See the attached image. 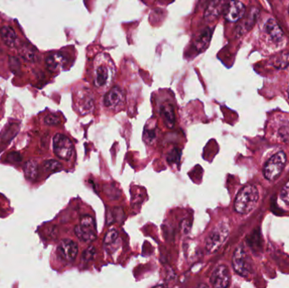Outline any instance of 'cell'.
Segmentation results:
<instances>
[{
	"label": "cell",
	"mask_w": 289,
	"mask_h": 288,
	"mask_svg": "<svg viewBox=\"0 0 289 288\" xmlns=\"http://www.w3.org/2000/svg\"><path fill=\"white\" fill-rule=\"evenodd\" d=\"M259 16V11L258 9H251V11L250 13H249L247 16H246L245 18H244L242 22L240 23V25L238 26V29H237V31H238V35H241L244 34V33H245L247 31H249L250 29H251L254 25L255 24V22L257 21V18H258Z\"/></svg>",
	"instance_id": "cell-13"
},
{
	"label": "cell",
	"mask_w": 289,
	"mask_h": 288,
	"mask_svg": "<svg viewBox=\"0 0 289 288\" xmlns=\"http://www.w3.org/2000/svg\"><path fill=\"white\" fill-rule=\"evenodd\" d=\"M109 79V69L105 66H99L96 68L95 75V85L96 87H103Z\"/></svg>",
	"instance_id": "cell-20"
},
{
	"label": "cell",
	"mask_w": 289,
	"mask_h": 288,
	"mask_svg": "<svg viewBox=\"0 0 289 288\" xmlns=\"http://www.w3.org/2000/svg\"><path fill=\"white\" fill-rule=\"evenodd\" d=\"M144 140H146V142L152 143V140L155 139V132L153 130H146L144 132Z\"/></svg>",
	"instance_id": "cell-29"
},
{
	"label": "cell",
	"mask_w": 289,
	"mask_h": 288,
	"mask_svg": "<svg viewBox=\"0 0 289 288\" xmlns=\"http://www.w3.org/2000/svg\"><path fill=\"white\" fill-rule=\"evenodd\" d=\"M125 93L119 88L115 87L112 88L104 96L103 103L109 109H118L125 102Z\"/></svg>",
	"instance_id": "cell-10"
},
{
	"label": "cell",
	"mask_w": 289,
	"mask_h": 288,
	"mask_svg": "<svg viewBox=\"0 0 289 288\" xmlns=\"http://www.w3.org/2000/svg\"><path fill=\"white\" fill-rule=\"evenodd\" d=\"M118 233L115 229L109 230L105 236L104 244L107 245H112L118 239Z\"/></svg>",
	"instance_id": "cell-24"
},
{
	"label": "cell",
	"mask_w": 289,
	"mask_h": 288,
	"mask_svg": "<svg viewBox=\"0 0 289 288\" xmlns=\"http://www.w3.org/2000/svg\"><path fill=\"white\" fill-rule=\"evenodd\" d=\"M259 200L258 189L255 185H246L240 190L234 202V209L239 214L246 215L255 210Z\"/></svg>",
	"instance_id": "cell-1"
},
{
	"label": "cell",
	"mask_w": 289,
	"mask_h": 288,
	"mask_svg": "<svg viewBox=\"0 0 289 288\" xmlns=\"http://www.w3.org/2000/svg\"><path fill=\"white\" fill-rule=\"evenodd\" d=\"M265 30L267 33L269 35L270 39L275 42V43H279L283 39V30L281 29L277 22L274 19H269L266 25H265Z\"/></svg>",
	"instance_id": "cell-14"
},
{
	"label": "cell",
	"mask_w": 289,
	"mask_h": 288,
	"mask_svg": "<svg viewBox=\"0 0 289 288\" xmlns=\"http://www.w3.org/2000/svg\"><path fill=\"white\" fill-rule=\"evenodd\" d=\"M179 156H180V153L178 151V150H174L172 151L169 155H168V161L169 163H175L178 161H179Z\"/></svg>",
	"instance_id": "cell-26"
},
{
	"label": "cell",
	"mask_w": 289,
	"mask_h": 288,
	"mask_svg": "<svg viewBox=\"0 0 289 288\" xmlns=\"http://www.w3.org/2000/svg\"><path fill=\"white\" fill-rule=\"evenodd\" d=\"M75 233L81 241L86 243L94 241L96 239V227L93 218L89 215L81 217L80 224L75 226Z\"/></svg>",
	"instance_id": "cell-5"
},
{
	"label": "cell",
	"mask_w": 289,
	"mask_h": 288,
	"mask_svg": "<svg viewBox=\"0 0 289 288\" xmlns=\"http://www.w3.org/2000/svg\"><path fill=\"white\" fill-rule=\"evenodd\" d=\"M226 6L225 0H212L205 11V18L208 22H213L224 12Z\"/></svg>",
	"instance_id": "cell-11"
},
{
	"label": "cell",
	"mask_w": 289,
	"mask_h": 288,
	"mask_svg": "<svg viewBox=\"0 0 289 288\" xmlns=\"http://www.w3.org/2000/svg\"><path fill=\"white\" fill-rule=\"evenodd\" d=\"M160 114L164 121L165 124L168 128H173L175 124V113H174V106L170 103H164L161 106Z\"/></svg>",
	"instance_id": "cell-17"
},
{
	"label": "cell",
	"mask_w": 289,
	"mask_h": 288,
	"mask_svg": "<svg viewBox=\"0 0 289 288\" xmlns=\"http://www.w3.org/2000/svg\"><path fill=\"white\" fill-rule=\"evenodd\" d=\"M212 39V31L210 28H205L195 41V47L199 53H202L208 47Z\"/></svg>",
	"instance_id": "cell-15"
},
{
	"label": "cell",
	"mask_w": 289,
	"mask_h": 288,
	"mask_svg": "<svg viewBox=\"0 0 289 288\" xmlns=\"http://www.w3.org/2000/svg\"><path fill=\"white\" fill-rule=\"evenodd\" d=\"M45 170L48 172H56L61 169L62 165L59 163V161H54V160H49V161H45L44 165Z\"/></svg>",
	"instance_id": "cell-22"
},
{
	"label": "cell",
	"mask_w": 289,
	"mask_h": 288,
	"mask_svg": "<svg viewBox=\"0 0 289 288\" xmlns=\"http://www.w3.org/2000/svg\"><path fill=\"white\" fill-rule=\"evenodd\" d=\"M9 66H10V70L14 74H18L21 70V63L18 58L10 56L9 58Z\"/></svg>",
	"instance_id": "cell-23"
},
{
	"label": "cell",
	"mask_w": 289,
	"mask_h": 288,
	"mask_svg": "<svg viewBox=\"0 0 289 288\" xmlns=\"http://www.w3.org/2000/svg\"><path fill=\"white\" fill-rule=\"evenodd\" d=\"M286 154L283 152H277L275 155H272L266 162L263 167L265 177L270 181L277 178L282 174L286 164Z\"/></svg>",
	"instance_id": "cell-4"
},
{
	"label": "cell",
	"mask_w": 289,
	"mask_h": 288,
	"mask_svg": "<svg viewBox=\"0 0 289 288\" xmlns=\"http://www.w3.org/2000/svg\"><path fill=\"white\" fill-rule=\"evenodd\" d=\"M67 59L63 53H58L48 55L46 59V65L51 71H56L59 68H62Z\"/></svg>",
	"instance_id": "cell-16"
},
{
	"label": "cell",
	"mask_w": 289,
	"mask_h": 288,
	"mask_svg": "<svg viewBox=\"0 0 289 288\" xmlns=\"http://www.w3.org/2000/svg\"><path fill=\"white\" fill-rule=\"evenodd\" d=\"M229 235V226L227 222H221L212 229L205 239V250L208 254H213L221 248Z\"/></svg>",
	"instance_id": "cell-2"
},
{
	"label": "cell",
	"mask_w": 289,
	"mask_h": 288,
	"mask_svg": "<svg viewBox=\"0 0 289 288\" xmlns=\"http://www.w3.org/2000/svg\"><path fill=\"white\" fill-rule=\"evenodd\" d=\"M245 6L242 2L239 0H229L226 3L223 12L224 17L227 22H239L245 16Z\"/></svg>",
	"instance_id": "cell-8"
},
{
	"label": "cell",
	"mask_w": 289,
	"mask_h": 288,
	"mask_svg": "<svg viewBox=\"0 0 289 288\" xmlns=\"http://www.w3.org/2000/svg\"><path fill=\"white\" fill-rule=\"evenodd\" d=\"M57 254L64 262L71 263L77 256V244L70 239H64L57 248Z\"/></svg>",
	"instance_id": "cell-7"
},
{
	"label": "cell",
	"mask_w": 289,
	"mask_h": 288,
	"mask_svg": "<svg viewBox=\"0 0 289 288\" xmlns=\"http://www.w3.org/2000/svg\"><path fill=\"white\" fill-rule=\"evenodd\" d=\"M45 123L48 125H57L60 123V120L56 115L49 114L45 118Z\"/></svg>",
	"instance_id": "cell-27"
},
{
	"label": "cell",
	"mask_w": 289,
	"mask_h": 288,
	"mask_svg": "<svg viewBox=\"0 0 289 288\" xmlns=\"http://www.w3.org/2000/svg\"></svg>",
	"instance_id": "cell-31"
},
{
	"label": "cell",
	"mask_w": 289,
	"mask_h": 288,
	"mask_svg": "<svg viewBox=\"0 0 289 288\" xmlns=\"http://www.w3.org/2000/svg\"></svg>",
	"instance_id": "cell-30"
},
{
	"label": "cell",
	"mask_w": 289,
	"mask_h": 288,
	"mask_svg": "<svg viewBox=\"0 0 289 288\" xmlns=\"http://www.w3.org/2000/svg\"><path fill=\"white\" fill-rule=\"evenodd\" d=\"M53 152L55 155L65 161H68L72 157L74 152V146L68 137L57 133L53 138Z\"/></svg>",
	"instance_id": "cell-6"
},
{
	"label": "cell",
	"mask_w": 289,
	"mask_h": 288,
	"mask_svg": "<svg viewBox=\"0 0 289 288\" xmlns=\"http://www.w3.org/2000/svg\"><path fill=\"white\" fill-rule=\"evenodd\" d=\"M281 198L287 204H289V180L282 189Z\"/></svg>",
	"instance_id": "cell-25"
},
{
	"label": "cell",
	"mask_w": 289,
	"mask_h": 288,
	"mask_svg": "<svg viewBox=\"0 0 289 288\" xmlns=\"http://www.w3.org/2000/svg\"><path fill=\"white\" fill-rule=\"evenodd\" d=\"M20 54L22 59L29 63H34L37 59V53L36 50L31 46L24 44L20 48Z\"/></svg>",
	"instance_id": "cell-19"
},
{
	"label": "cell",
	"mask_w": 289,
	"mask_h": 288,
	"mask_svg": "<svg viewBox=\"0 0 289 288\" xmlns=\"http://www.w3.org/2000/svg\"><path fill=\"white\" fill-rule=\"evenodd\" d=\"M210 282L214 288H227L230 284V273L226 266H220L212 272Z\"/></svg>",
	"instance_id": "cell-9"
},
{
	"label": "cell",
	"mask_w": 289,
	"mask_h": 288,
	"mask_svg": "<svg viewBox=\"0 0 289 288\" xmlns=\"http://www.w3.org/2000/svg\"><path fill=\"white\" fill-rule=\"evenodd\" d=\"M270 65L277 69H284L289 65V52L283 51L277 53L270 59Z\"/></svg>",
	"instance_id": "cell-18"
},
{
	"label": "cell",
	"mask_w": 289,
	"mask_h": 288,
	"mask_svg": "<svg viewBox=\"0 0 289 288\" xmlns=\"http://www.w3.org/2000/svg\"><path fill=\"white\" fill-rule=\"evenodd\" d=\"M233 267L240 276L248 277L253 270V263L245 248L240 246L235 249L233 256Z\"/></svg>",
	"instance_id": "cell-3"
},
{
	"label": "cell",
	"mask_w": 289,
	"mask_h": 288,
	"mask_svg": "<svg viewBox=\"0 0 289 288\" xmlns=\"http://www.w3.org/2000/svg\"><path fill=\"white\" fill-rule=\"evenodd\" d=\"M0 37L7 46L14 48L19 46V38L16 31L10 25H3L0 28Z\"/></svg>",
	"instance_id": "cell-12"
},
{
	"label": "cell",
	"mask_w": 289,
	"mask_h": 288,
	"mask_svg": "<svg viewBox=\"0 0 289 288\" xmlns=\"http://www.w3.org/2000/svg\"><path fill=\"white\" fill-rule=\"evenodd\" d=\"M25 176L29 179H35L38 175V165L35 161H28L25 167Z\"/></svg>",
	"instance_id": "cell-21"
},
{
	"label": "cell",
	"mask_w": 289,
	"mask_h": 288,
	"mask_svg": "<svg viewBox=\"0 0 289 288\" xmlns=\"http://www.w3.org/2000/svg\"><path fill=\"white\" fill-rule=\"evenodd\" d=\"M94 255H95V248H94V247H89L83 253V259L86 261H89L94 257Z\"/></svg>",
	"instance_id": "cell-28"
}]
</instances>
